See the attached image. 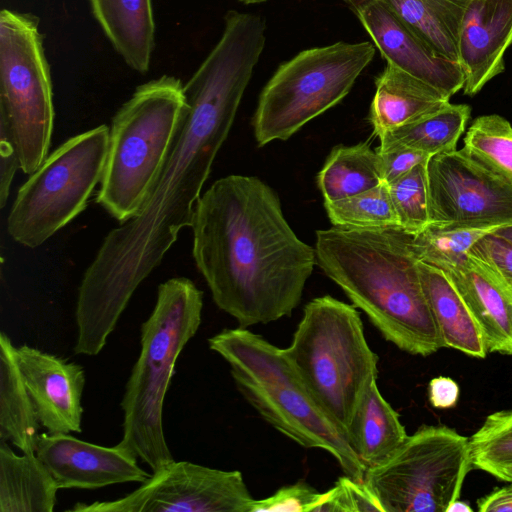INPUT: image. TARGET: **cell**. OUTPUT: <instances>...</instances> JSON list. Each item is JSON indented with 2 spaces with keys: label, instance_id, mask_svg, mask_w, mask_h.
Listing matches in <instances>:
<instances>
[{
  "label": "cell",
  "instance_id": "1",
  "mask_svg": "<svg viewBox=\"0 0 512 512\" xmlns=\"http://www.w3.org/2000/svg\"><path fill=\"white\" fill-rule=\"evenodd\" d=\"M264 45L260 28L229 19L218 43L184 85L188 109L148 196L133 218L104 237L83 274L75 308L83 336L108 340L138 286L161 263L179 232L191 227Z\"/></svg>",
  "mask_w": 512,
  "mask_h": 512
},
{
  "label": "cell",
  "instance_id": "2",
  "mask_svg": "<svg viewBox=\"0 0 512 512\" xmlns=\"http://www.w3.org/2000/svg\"><path fill=\"white\" fill-rule=\"evenodd\" d=\"M193 258L214 303L240 327L290 316L316 261L287 223L278 195L254 176L216 180L198 200Z\"/></svg>",
  "mask_w": 512,
  "mask_h": 512
},
{
  "label": "cell",
  "instance_id": "3",
  "mask_svg": "<svg viewBox=\"0 0 512 512\" xmlns=\"http://www.w3.org/2000/svg\"><path fill=\"white\" fill-rule=\"evenodd\" d=\"M316 261L389 342L428 356L442 344L426 299L413 234L400 227L316 232Z\"/></svg>",
  "mask_w": 512,
  "mask_h": 512
},
{
  "label": "cell",
  "instance_id": "4",
  "mask_svg": "<svg viewBox=\"0 0 512 512\" xmlns=\"http://www.w3.org/2000/svg\"><path fill=\"white\" fill-rule=\"evenodd\" d=\"M208 344L229 364L237 389L263 420L304 448L327 451L345 475L363 481L366 466L297 375L284 349L240 326L223 329Z\"/></svg>",
  "mask_w": 512,
  "mask_h": 512
},
{
  "label": "cell",
  "instance_id": "5",
  "mask_svg": "<svg viewBox=\"0 0 512 512\" xmlns=\"http://www.w3.org/2000/svg\"><path fill=\"white\" fill-rule=\"evenodd\" d=\"M203 292L186 277L158 286L154 308L141 325L140 353L121 400V440L117 443L148 465L152 472L174 458L163 429V407L177 359L197 333Z\"/></svg>",
  "mask_w": 512,
  "mask_h": 512
},
{
  "label": "cell",
  "instance_id": "6",
  "mask_svg": "<svg viewBox=\"0 0 512 512\" xmlns=\"http://www.w3.org/2000/svg\"><path fill=\"white\" fill-rule=\"evenodd\" d=\"M187 109L180 79L163 75L137 87L114 115L96 202L120 225L141 209Z\"/></svg>",
  "mask_w": 512,
  "mask_h": 512
},
{
  "label": "cell",
  "instance_id": "7",
  "mask_svg": "<svg viewBox=\"0 0 512 512\" xmlns=\"http://www.w3.org/2000/svg\"><path fill=\"white\" fill-rule=\"evenodd\" d=\"M284 353L310 393L346 433L378 375L354 305L325 295L305 305Z\"/></svg>",
  "mask_w": 512,
  "mask_h": 512
},
{
  "label": "cell",
  "instance_id": "8",
  "mask_svg": "<svg viewBox=\"0 0 512 512\" xmlns=\"http://www.w3.org/2000/svg\"><path fill=\"white\" fill-rule=\"evenodd\" d=\"M374 55L371 42H337L304 50L281 64L259 96L253 118L258 145L289 139L338 104Z\"/></svg>",
  "mask_w": 512,
  "mask_h": 512
},
{
  "label": "cell",
  "instance_id": "9",
  "mask_svg": "<svg viewBox=\"0 0 512 512\" xmlns=\"http://www.w3.org/2000/svg\"><path fill=\"white\" fill-rule=\"evenodd\" d=\"M109 134L99 125L70 137L30 174L7 217L14 241L36 248L85 210L103 177Z\"/></svg>",
  "mask_w": 512,
  "mask_h": 512
},
{
  "label": "cell",
  "instance_id": "10",
  "mask_svg": "<svg viewBox=\"0 0 512 512\" xmlns=\"http://www.w3.org/2000/svg\"><path fill=\"white\" fill-rule=\"evenodd\" d=\"M472 467L469 438L447 426L425 425L368 467L363 480L384 512H447Z\"/></svg>",
  "mask_w": 512,
  "mask_h": 512
},
{
  "label": "cell",
  "instance_id": "11",
  "mask_svg": "<svg viewBox=\"0 0 512 512\" xmlns=\"http://www.w3.org/2000/svg\"><path fill=\"white\" fill-rule=\"evenodd\" d=\"M35 15L0 13V116L14 136L21 170L32 174L48 155L54 127L50 68Z\"/></svg>",
  "mask_w": 512,
  "mask_h": 512
},
{
  "label": "cell",
  "instance_id": "12",
  "mask_svg": "<svg viewBox=\"0 0 512 512\" xmlns=\"http://www.w3.org/2000/svg\"><path fill=\"white\" fill-rule=\"evenodd\" d=\"M255 499L240 471L172 461L125 496L76 503L73 512H251Z\"/></svg>",
  "mask_w": 512,
  "mask_h": 512
},
{
  "label": "cell",
  "instance_id": "13",
  "mask_svg": "<svg viewBox=\"0 0 512 512\" xmlns=\"http://www.w3.org/2000/svg\"><path fill=\"white\" fill-rule=\"evenodd\" d=\"M430 222L496 229L512 223V183L463 148L427 163Z\"/></svg>",
  "mask_w": 512,
  "mask_h": 512
},
{
  "label": "cell",
  "instance_id": "14",
  "mask_svg": "<svg viewBox=\"0 0 512 512\" xmlns=\"http://www.w3.org/2000/svg\"><path fill=\"white\" fill-rule=\"evenodd\" d=\"M356 15L382 57L450 98L463 88L458 64L433 52L383 0H343Z\"/></svg>",
  "mask_w": 512,
  "mask_h": 512
},
{
  "label": "cell",
  "instance_id": "15",
  "mask_svg": "<svg viewBox=\"0 0 512 512\" xmlns=\"http://www.w3.org/2000/svg\"><path fill=\"white\" fill-rule=\"evenodd\" d=\"M36 455L60 489H99L109 485L143 483L151 474L137 457L115 445L105 447L78 439L70 433H41Z\"/></svg>",
  "mask_w": 512,
  "mask_h": 512
},
{
  "label": "cell",
  "instance_id": "16",
  "mask_svg": "<svg viewBox=\"0 0 512 512\" xmlns=\"http://www.w3.org/2000/svg\"><path fill=\"white\" fill-rule=\"evenodd\" d=\"M16 357L40 425L49 433L82 432L83 367L26 344Z\"/></svg>",
  "mask_w": 512,
  "mask_h": 512
},
{
  "label": "cell",
  "instance_id": "17",
  "mask_svg": "<svg viewBox=\"0 0 512 512\" xmlns=\"http://www.w3.org/2000/svg\"><path fill=\"white\" fill-rule=\"evenodd\" d=\"M511 44L512 0H469L457 44L465 95H476L504 71V55Z\"/></svg>",
  "mask_w": 512,
  "mask_h": 512
},
{
  "label": "cell",
  "instance_id": "18",
  "mask_svg": "<svg viewBox=\"0 0 512 512\" xmlns=\"http://www.w3.org/2000/svg\"><path fill=\"white\" fill-rule=\"evenodd\" d=\"M473 314L488 352L512 355V294L482 264L469 258L442 270Z\"/></svg>",
  "mask_w": 512,
  "mask_h": 512
},
{
  "label": "cell",
  "instance_id": "19",
  "mask_svg": "<svg viewBox=\"0 0 512 512\" xmlns=\"http://www.w3.org/2000/svg\"><path fill=\"white\" fill-rule=\"evenodd\" d=\"M375 85L370 122L377 137L434 112L449 102L434 87L390 63L378 76Z\"/></svg>",
  "mask_w": 512,
  "mask_h": 512
},
{
  "label": "cell",
  "instance_id": "20",
  "mask_svg": "<svg viewBox=\"0 0 512 512\" xmlns=\"http://www.w3.org/2000/svg\"><path fill=\"white\" fill-rule=\"evenodd\" d=\"M418 269L442 348L485 358L488 349L482 330L447 275L421 261Z\"/></svg>",
  "mask_w": 512,
  "mask_h": 512
},
{
  "label": "cell",
  "instance_id": "21",
  "mask_svg": "<svg viewBox=\"0 0 512 512\" xmlns=\"http://www.w3.org/2000/svg\"><path fill=\"white\" fill-rule=\"evenodd\" d=\"M90 4L96 20L126 64L145 74L154 48L151 0H90Z\"/></svg>",
  "mask_w": 512,
  "mask_h": 512
},
{
  "label": "cell",
  "instance_id": "22",
  "mask_svg": "<svg viewBox=\"0 0 512 512\" xmlns=\"http://www.w3.org/2000/svg\"><path fill=\"white\" fill-rule=\"evenodd\" d=\"M59 489L36 453L17 455L0 441V512H52Z\"/></svg>",
  "mask_w": 512,
  "mask_h": 512
},
{
  "label": "cell",
  "instance_id": "23",
  "mask_svg": "<svg viewBox=\"0 0 512 512\" xmlns=\"http://www.w3.org/2000/svg\"><path fill=\"white\" fill-rule=\"evenodd\" d=\"M40 422L24 384L10 337L0 334V441L22 453L36 452Z\"/></svg>",
  "mask_w": 512,
  "mask_h": 512
},
{
  "label": "cell",
  "instance_id": "24",
  "mask_svg": "<svg viewBox=\"0 0 512 512\" xmlns=\"http://www.w3.org/2000/svg\"><path fill=\"white\" fill-rule=\"evenodd\" d=\"M407 437L399 414L373 382L347 431L353 451L368 468L388 458Z\"/></svg>",
  "mask_w": 512,
  "mask_h": 512
},
{
  "label": "cell",
  "instance_id": "25",
  "mask_svg": "<svg viewBox=\"0 0 512 512\" xmlns=\"http://www.w3.org/2000/svg\"><path fill=\"white\" fill-rule=\"evenodd\" d=\"M433 52L457 62L458 36L469 0H383Z\"/></svg>",
  "mask_w": 512,
  "mask_h": 512
},
{
  "label": "cell",
  "instance_id": "26",
  "mask_svg": "<svg viewBox=\"0 0 512 512\" xmlns=\"http://www.w3.org/2000/svg\"><path fill=\"white\" fill-rule=\"evenodd\" d=\"M470 114V106L447 102L434 112L378 136V148L407 147L431 157L455 150Z\"/></svg>",
  "mask_w": 512,
  "mask_h": 512
},
{
  "label": "cell",
  "instance_id": "27",
  "mask_svg": "<svg viewBox=\"0 0 512 512\" xmlns=\"http://www.w3.org/2000/svg\"><path fill=\"white\" fill-rule=\"evenodd\" d=\"M382 183L379 155L367 143L335 147L317 177L324 202L351 197Z\"/></svg>",
  "mask_w": 512,
  "mask_h": 512
},
{
  "label": "cell",
  "instance_id": "28",
  "mask_svg": "<svg viewBox=\"0 0 512 512\" xmlns=\"http://www.w3.org/2000/svg\"><path fill=\"white\" fill-rule=\"evenodd\" d=\"M494 230L429 223L413 234V248L419 261L446 270L465 262L475 243Z\"/></svg>",
  "mask_w": 512,
  "mask_h": 512
},
{
  "label": "cell",
  "instance_id": "29",
  "mask_svg": "<svg viewBox=\"0 0 512 512\" xmlns=\"http://www.w3.org/2000/svg\"><path fill=\"white\" fill-rule=\"evenodd\" d=\"M463 149L512 183V124L498 114L477 117L464 137Z\"/></svg>",
  "mask_w": 512,
  "mask_h": 512
},
{
  "label": "cell",
  "instance_id": "30",
  "mask_svg": "<svg viewBox=\"0 0 512 512\" xmlns=\"http://www.w3.org/2000/svg\"><path fill=\"white\" fill-rule=\"evenodd\" d=\"M324 207L334 226L358 229L399 227L385 183L351 197L324 202Z\"/></svg>",
  "mask_w": 512,
  "mask_h": 512
},
{
  "label": "cell",
  "instance_id": "31",
  "mask_svg": "<svg viewBox=\"0 0 512 512\" xmlns=\"http://www.w3.org/2000/svg\"><path fill=\"white\" fill-rule=\"evenodd\" d=\"M427 163L387 184L399 227L412 234L430 222Z\"/></svg>",
  "mask_w": 512,
  "mask_h": 512
},
{
  "label": "cell",
  "instance_id": "32",
  "mask_svg": "<svg viewBox=\"0 0 512 512\" xmlns=\"http://www.w3.org/2000/svg\"><path fill=\"white\" fill-rule=\"evenodd\" d=\"M474 468L512 457V410L488 415L469 438Z\"/></svg>",
  "mask_w": 512,
  "mask_h": 512
},
{
  "label": "cell",
  "instance_id": "33",
  "mask_svg": "<svg viewBox=\"0 0 512 512\" xmlns=\"http://www.w3.org/2000/svg\"><path fill=\"white\" fill-rule=\"evenodd\" d=\"M321 512H384L382 505L363 481L350 476L340 477L324 492Z\"/></svg>",
  "mask_w": 512,
  "mask_h": 512
},
{
  "label": "cell",
  "instance_id": "34",
  "mask_svg": "<svg viewBox=\"0 0 512 512\" xmlns=\"http://www.w3.org/2000/svg\"><path fill=\"white\" fill-rule=\"evenodd\" d=\"M324 493L298 481L278 489L271 496L254 500L251 512H321Z\"/></svg>",
  "mask_w": 512,
  "mask_h": 512
},
{
  "label": "cell",
  "instance_id": "35",
  "mask_svg": "<svg viewBox=\"0 0 512 512\" xmlns=\"http://www.w3.org/2000/svg\"><path fill=\"white\" fill-rule=\"evenodd\" d=\"M469 255L487 268L512 294V244L489 233L470 250Z\"/></svg>",
  "mask_w": 512,
  "mask_h": 512
},
{
  "label": "cell",
  "instance_id": "36",
  "mask_svg": "<svg viewBox=\"0 0 512 512\" xmlns=\"http://www.w3.org/2000/svg\"><path fill=\"white\" fill-rule=\"evenodd\" d=\"M380 164L383 183L389 184L406 175L419 164L426 163L430 155L407 147H391L376 149Z\"/></svg>",
  "mask_w": 512,
  "mask_h": 512
},
{
  "label": "cell",
  "instance_id": "37",
  "mask_svg": "<svg viewBox=\"0 0 512 512\" xmlns=\"http://www.w3.org/2000/svg\"><path fill=\"white\" fill-rule=\"evenodd\" d=\"M21 169L17 145L7 120L0 116V206L4 208L14 175Z\"/></svg>",
  "mask_w": 512,
  "mask_h": 512
},
{
  "label": "cell",
  "instance_id": "38",
  "mask_svg": "<svg viewBox=\"0 0 512 512\" xmlns=\"http://www.w3.org/2000/svg\"><path fill=\"white\" fill-rule=\"evenodd\" d=\"M459 392L458 384L449 377L439 376L429 382L428 397L434 408L454 407L457 404Z\"/></svg>",
  "mask_w": 512,
  "mask_h": 512
},
{
  "label": "cell",
  "instance_id": "39",
  "mask_svg": "<svg viewBox=\"0 0 512 512\" xmlns=\"http://www.w3.org/2000/svg\"><path fill=\"white\" fill-rule=\"evenodd\" d=\"M481 512H512V484L493 490L477 501Z\"/></svg>",
  "mask_w": 512,
  "mask_h": 512
},
{
  "label": "cell",
  "instance_id": "40",
  "mask_svg": "<svg viewBox=\"0 0 512 512\" xmlns=\"http://www.w3.org/2000/svg\"><path fill=\"white\" fill-rule=\"evenodd\" d=\"M478 469L484 470L498 479L512 483V457L481 464Z\"/></svg>",
  "mask_w": 512,
  "mask_h": 512
},
{
  "label": "cell",
  "instance_id": "41",
  "mask_svg": "<svg viewBox=\"0 0 512 512\" xmlns=\"http://www.w3.org/2000/svg\"><path fill=\"white\" fill-rule=\"evenodd\" d=\"M491 233L512 244V223L500 226Z\"/></svg>",
  "mask_w": 512,
  "mask_h": 512
},
{
  "label": "cell",
  "instance_id": "42",
  "mask_svg": "<svg viewBox=\"0 0 512 512\" xmlns=\"http://www.w3.org/2000/svg\"><path fill=\"white\" fill-rule=\"evenodd\" d=\"M473 509L469 504L460 501L459 499L455 500L447 509V512H472Z\"/></svg>",
  "mask_w": 512,
  "mask_h": 512
},
{
  "label": "cell",
  "instance_id": "43",
  "mask_svg": "<svg viewBox=\"0 0 512 512\" xmlns=\"http://www.w3.org/2000/svg\"><path fill=\"white\" fill-rule=\"evenodd\" d=\"M239 1H241L244 4H255V3L265 2L267 0H239Z\"/></svg>",
  "mask_w": 512,
  "mask_h": 512
}]
</instances>
